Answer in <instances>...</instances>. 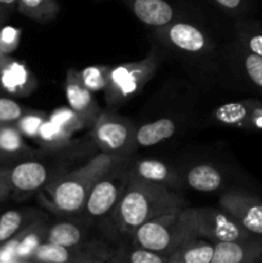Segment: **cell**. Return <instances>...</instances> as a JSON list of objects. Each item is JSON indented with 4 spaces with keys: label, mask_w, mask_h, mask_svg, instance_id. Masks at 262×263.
Masks as SVG:
<instances>
[{
    "label": "cell",
    "mask_w": 262,
    "mask_h": 263,
    "mask_svg": "<svg viewBox=\"0 0 262 263\" xmlns=\"http://www.w3.org/2000/svg\"><path fill=\"white\" fill-rule=\"evenodd\" d=\"M181 208H185L184 199L170 187L128 177L112 215L117 228L131 235L146 221Z\"/></svg>",
    "instance_id": "obj_1"
},
{
    "label": "cell",
    "mask_w": 262,
    "mask_h": 263,
    "mask_svg": "<svg viewBox=\"0 0 262 263\" xmlns=\"http://www.w3.org/2000/svg\"><path fill=\"white\" fill-rule=\"evenodd\" d=\"M123 158L128 157L100 153L80 168L59 177L50 187V207L61 213H76L84 210L92 186Z\"/></svg>",
    "instance_id": "obj_2"
},
{
    "label": "cell",
    "mask_w": 262,
    "mask_h": 263,
    "mask_svg": "<svg viewBox=\"0 0 262 263\" xmlns=\"http://www.w3.org/2000/svg\"><path fill=\"white\" fill-rule=\"evenodd\" d=\"M130 236L135 247H143L166 257L185 241L198 238L192 212L186 208L152 218L139 226Z\"/></svg>",
    "instance_id": "obj_3"
},
{
    "label": "cell",
    "mask_w": 262,
    "mask_h": 263,
    "mask_svg": "<svg viewBox=\"0 0 262 263\" xmlns=\"http://www.w3.org/2000/svg\"><path fill=\"white\" fill-rule=\"evenodd\" d=\"M92 127V139L100 153L128 157L136 145V130L133 123L115 113L102 112Z\"/></svg>",
    "instance_id": "obj_4"
},
{
    "label": "cell",
    "mask_w": 262,
    "mask_h": 263,
    "mask_svg": "<svg viewBox=\"0 0 262 263\" xmlns=\"http://www.w3.org/2000/svg\"><path fill=\"white\" fill-rule=\"evenodd\" d=\"M128 177V162L127 158H123L92 186L82 211L91 218H102L112 213Z\"/></svg>",
    "instance_id": "obj_5"
},
{
    "label": "cell",
    "mask_w": 262,
    "mask_h": 263,
    "mask_svg": "<svg viewBox=\"0 0 262 263\" xmlns=\"http://www.w3.org/2000/svg\"><path fill=\"white\" fill-rule=\"evenodd\" d=\"M112 249L103 241H82L72 247L44 241L33 253L31 262L43 263H102L109 262Z\"/></svg>",
    "instance_id": "obj_6"
},
{
    "label": "cell",
    "mask_w": 262,
    "mask_h": 263,
    "mask_svg": "<svg viewBox=\"0 0 262 263\" xmlns=\"http://www.w3.org/2000/svg\"><path fill=\"white\" fill-rule=\"evenodd\" d=\"M156 69V58L153 55L133 63L112 67L109 84L105 91L108 102H122L130 99L139 90L143 89Z\"/></svg>",
    "instance_id": "obj_7"
},
{
    "label": "cell",
    "mask_w": 262,
    "mask_h": 263,
    "mask_svg": "<svg viewBox=\"0 0 262 263\" xmlns=\"http://www.w3.org/2000/svg\"><path fill=\"white\" fill-rule=\"evenodd\" d=\"M190 212L199 238L208 239L213 243L240 240L243 238V226L222 208H192Z\"/></svg>",
    "instance_id": "obj_8"
},
{
    "label": "cell",
    "mask_w": 262,
    "mask_h": 263,
    "mask_svg": "<svg viewBox=\"0 0 262 263\" xmlns=\"http://www.w3.org/2000/svg\"><path fill=\"white\" fill-rule=\"evenodd\" d=\"M66 98L68 107L77 113L86 127L94 125L102 112L91 91L82 82L80 71L74 68H69L67 71Z\"/></svg>",
    "instance_id": "obj_9"
},
{
    "label": "cell",
    "mask_w": 262,
    "mask_h": 263,
    "mask_svg": "<svg viewBox=\"0 0 262 263\" xmlns=\"http://www.w3.org/2000/svg\"><path fill=\"white\" fill-rule=\"evenodd\" d=\"M220 205L246 230L262 235V204L252 202L238 193H225L220 197Z\"/></svg>",
    "instance_id": "obj_10"
},
{
    "label": "cell",
    "mask_w": 262,
    "mask_h": 263,
    "mask_svg": "<svg viewBox=\"0 0 262 263\" xmlns=\"http://www.w3.org/2000/svg\"><path fill=\"white\" fill-rule=\"evenodd\" d=\"M10 189L18 193H32L48 182L49 170L36 161L21 162L9 170Z\"/></svg>",
    "instance_id": "obj_11"
},
{
    "label": "cell",
    "mask_w": 262,
    "mask_h": 263,
    "mask_svg": "<svg viewBox=\"0 0 262 263\" xmlns=\"http://www.w3.org/2000/svg\"><path fill=\"white\" fill-rule=\"evenodd\" d=\"M128 174L133 179L156 182V184L164 185L170 189L180 186L181 184L179 175L169 166H166L163 162H159L157 159H140L135 162L133 166L128 167Z\"/></svg>",
    "instance_id": "obj_12"
},
{
    "label": "cell",
    "mask_w": 262,
    "mask_h": 263,
    "mask_svg": "<svg viewBox=\"0 0 262 263\" xmlns=\"http://www.w3.org/2000/svg\"><path fill=\"white\" fill-rule=\"evenodd\" d=\"M131 9L139 21L152 27H164L175 17L174 8L166 0H133Z\"/></svg>",
    "instance_id": "obj_13"
},
{
    "label": "cell",
    "mask_w": 262,
    "mask_h": 263,
    "mask_svg": "<svg viewBox=\"0 0 262 263\" xmlns=\"http://www.w3.org/2000/svg\"><path fill=\"white\" fill-rule=\"evenodd\" d=\"M167 39L172 45L186 53H199L207 46L204 33L194 25L185 22L170 25L167 27Z\"/></svg>",
    "instance_id": "obj_14"
},
{
    "label": "cell",
    "mask_w": 262,
    "mask_h": 263,
    "mask_svg": "<svg viewBox=\"0 0 262 263\" xmlns=\"http://www.w3.org/2000/svg\"><path fill=\"white\" fill-rule=\"evenodd\" d=\"M215 243L204 238H194L185 241L167 258L169 263H212Z\"/></svg>",
    "instance_id": "obj_15"
},
{
    "label": "cell",
    "mask_w": 262,
    "mask_h": 263,
    "mask_svg": "<svg viewBox=\"0 0 262 263\" xmlns=\"http://www.w3.org/2000/svg\"><path fill=\"white\" fill-rule=\"evenodd\" d=\"M48 228L49 226L45 221L36 220L15 235L17 238V247H15L17 262H31L36 249L45 241Z\"/></svg>",
    "instance_id": "obj_16"
},
{
    "label": "cell",
    "mask_w": 262,
    "mask_h": 263,
    "mask_svg": "<svg viewBox=\"0 0 262 263\" xmlns=\"http://www.w3.org/2000/svg\"><path fill=\"white\" fill-rule=\"evenodd\" d=\"M176 133V123L171 118H159L136 128V145L153 146L172 138Z\"/></svg>",
    "instance_id": "obj_17"
},
{
    "label": "cell",
    "mask_w": 262,
    "mask_h": 263,
    "mask_svg": "<svg viewBox=\"0 0 262 263\" xmlns=\"http://www.w3.org/2000/svg\"><path fill=\"white\" fill-rule=\"evenodd\" d=\"M186 184L197 192L212 193L220 189L222 184V176L213 166L198 164L188 171Z\"/></svg>",
    "instance_id": "obj_18"
},
{
    "label": "cell",
    "mask_w": 262,
    "mask_h": 263,
    "mask_svg": "<svg viewBox=\"0 0 262 263\" xmlns=\"http://www.w3.org/2000/svg\"><path fill=\"white\" fill-rule=\"evenodd\" d=\"M86 235V230L82 226L72 222H58L49 226L45 241L63 247H72L85 241Z\"/></svg>",
    "instance_id": "obj_19"
},
{
    "label": "cell",
    "mask_w": 262,
    "mask_h": 263,
    "mask_svg": "<svg viewBox=\"0 0 262 263\" xmlns=\"http://www.w3.org/2000/svg\"><path fill=\"white\" fill-rule=\"evenodd\" d=\"M35 216L31 211L9 210L0 216V246L22 231L26 226L32 223Z\"/></svg>",
    "instance_id": "obj_20"
},
{
    "label": "cell",
    "mask_w": 262,
    "mask_h": 263,
    "mask_svg": "<svg viewBox=\"0 0 262 263\" xmlns=\"http://www.w3.org/2000/svg\"><path fill=\"white\" fill-rule=\"evenodd\" d=\"M18 9L26 17L39 22H48L59 14L57 0H18Z\"/></svg>",
    "instance_id": "obj_21"
},
{
    "label": "cell",
    "mask_w": 262,
    "mask_h": 263,
    "mask_svg": "<svg viewBox=\"0 0 262 263\" xmlns=\"http://www.w3.org/2000/svg\"><path fill=\"white\" fill-rule=\"evenodd\" d=\"M35 141L45 151H59L68 145L71 141V135L64 133L61 127H58L48 118L41 125Z\"/></svg>",
    "instance_id": "obj_22"
},
{
    "label": "cell",
    "mask_w": 262,
    "mask_h": 263,
    "mask_svg": "<svg viewBox=\"0 0 262 263\" xmlns=\"http://www.w3.org/2000/svg\"><path fill=\"white\" fill-rule=\"evenodd\" d=\"M0 154L3 156H30L31 149L23 141L17 126L0 127Z\"/></svg>",
    "instance_id": "obj_23"
},
{
    "label": "cell",
    "mask_w": 262,
    "mask_h": 263,
    "mask_svg": "<svg viewBox=\"0 0 262 263\" xmlns=\"http://www.w3.org/2000/svg\"><path fill=\"white\" fill-rule=\"evenodd\" d=\"M2 82L10 91H21L30 89V73L27 68L17 62H10L2 71Z\"/></svg>",
    "instance_id": "obj_24"
},
{
    "label": "cell",
    "mask_w": 262,
    "mask_h": 263,
    "mask_svg": "<svg viewBox=\"0 0 262 263\" xmlns=\"http://www.w3.org/2000/svg\"><path fill=\"white\" fill-rule=\"evenodd\" d=\"M110 71H112V67L90 66L80 71V76L85 86L91 92L104 91L109 84Z\"/></svg>",
    "instance_id": "obj_25"
},
{
    "label": "cell",
    "mask_w": 262,
    "mask_h": 263,
    "mask_svg": "<svg viewBox=\"0 0 262 263\" xmlns=\"http://www.w3.org/2000/svg\"><path fill=\"white\" fill-rule=\"evenodd\" d=\"M247 252L240 240L215 243L212 263H241L246 261Z\"/></svg>",
    "instance_id": "obj_26"
},
{
    "label": "cell",
    "mask_w": 262,
    "mask_h": 263,
    "mask_svg": "<svg viewBox=\"0 0 262 263\" xmlns=\"http://www.w3.org/2000/svg\"><path fill=\"white\" fill-rule=\"evenodd\" d=\"M49 120L71 136L81 128L86 127L77 113H74L69 107H61L54 109L49 116Z\"/></svg>",
    "instance_id": "obj_27"
},
{
    "label": "cell",
    "mask_w": 262,
    "mask_h": 263,
    "mask_svg": "<svg viewBox=\"0 0 262 263\" xmlns=\"http://www.w3.org/2000/svg\"><path fill=\"white\" fill-rule=\"evenodd\" d=\"M49 118L43 112H26L20 120L17 121V128L26 138L35 141L41 125Z\"/></svg>",
    "instance_id": "obj_28"
},
{
    "label": "cell",
    "mask_w": 262,
    "mask_h": 263,
    "mask_svg": "<svg viewBox=\"0 0 262 263\" xmlns=\"http://www.w3.org/2000/svg\"><path fill=\"white\" fill-rule=\"evenodd\" d=\"M122 261L128 263H169V258L163 254L151 251V249L134 246L133 251L128 252L127 257Z\"/></svg>",
    "instance_id": "obj_29"
},
{
    "label": "cell",
    "mask_w": 262,
    "mask_h": 263,
    "mask_svg": "<svg viewBox=\"0 0 262 263\" xmlns=\"http://www.w3.org/2000/svg\"><path fill=\"white\" fill-rule=\"evenodd\" d=\"M27 110L9 98H0V123L17 122Z\"/></svg>",
    "instance_id": "obj_30"
},
{
    "label": "cell",
    "mask_w": 262,
    "mask_h": 263,
    "mask_svg": "<svg viewBox=\"0 0 262 263\" xmlns=\"http://www.w3.org/2000/svg\"><path fill=\"white\" fill-rule=\"evenodd\" d=\"M246 69L249 79L258 86H262V57L252 53L246 58Z\"/></svg>",
    "instance_id": "obj_31"
},
{
    "label": "cell",
    "mask_w": 262,
    "mask_h": 263,
    "mask_svg": "<svg viewBox=\"0 0 262 263\" xmlns=\"http://www.w3.org/2000/svg\"><path fill=\"white\" fill-rule=\"evenodd\" d=\"M20 41V32L13 27H4L0 30V50L9 51L17 46Z\"/></svg>",
    "instance_id": "obj_32"
},
{
    "label": "cell",
    "mask_w": 262,
    "mask_h": 263,
    "mask_svg": "<svg viewBox=\"0 0 262 263\" xmlns=\"http://www.w3.org/2000/svg\"><path fill=\"white\" fill-rule=\"evenodd\" d=\"M9 170H0V202L8 197L10 189Z\"/></svg>",
    "instance_id": "obj_33"
},
{
    "label": "cell",
    "mask_w": 262,
    "mask_h": 263,
    "mask_svg": "<svg viewBox=\"0 0 262 263\" xmlns=\"http://www.w3.org/2000/svg\"><path fill=\"white\" fill-rule=\"evenodd\" d=\"M249 49L252 53L262 57V35H256L249 40Z\"/></svg>",
    "instance_id": "obj_34"
},
{
    "label": "cell",
    "mask_w": 262,
    "mask_h": 263,
    "mask_svg": "<svg viewBox=\"0 0 262 263\" xmlns=\"http://www.w3.org/2000/svg\"><path fill=\"white\" fill-rule=\"evenodd\" d=\"M213 2L225 9H236L240 5L241 0H213Z\"/></svg>",
    "instance_id": "obj_35"
},
{
    "label": "cell",
    "mask_w": 262,
    "mask_h": 263,
    "mask_svg": "<svg viewBox=\"0 0 262 263\" xmlns=\"http://www.w3.org/2000/svg\"><path fill=\"white\" fill-rule=\"evenodd\" d=\"M15 4H18V0H0L2 7H14Z\"/></svg>",
    "instance_id": "obj_36"
},
{
    "label": "cell",
    "mask_w": 262,
    "mask_h": 263,
    "mask_svg": "<svg viewBox=\"0 0 262 263\" xmlns=\"http://www.w3.org/2000/svg\"><path fill=\"white\" fill-rule=\"evenodd\" d=\"M0 21H2V18H0Z\"/></svg>",
    "instance_id": "obj_37"
}]
</instances>
